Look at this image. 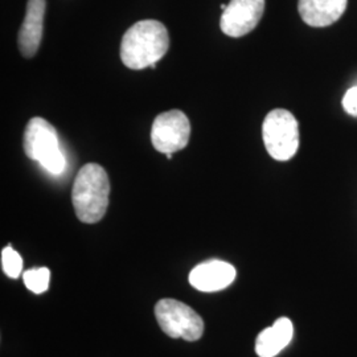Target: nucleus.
<instances>
[{
  "instance_id": "9",
  "label": "nucleus",
  "mask_w": 357,
  "mask_h": 357,
  "mask_svg": "<svg viewBox=\"0 0 357 357\" xmlns=\"http://www.w3.org/2000/svg\"><path fill=\"white\" fill-rule=\"evenodd\" d=\"M45 0H28L26 17L19 31V50L26 59L33 57L38 51L45 15Z\"/></svg>"
},
{
  "instance_id": "13",
  "label": "nucleus",
  "mask_w": 357,
  "mask_h": 357,
  "mask_svg": "<svg viewBox=\"0 0 357 357\" xmlns=\"http://www.w3.org/2000/svg\"><path fill=\"white\" fill-rule=\"evenodd\" d=\"M1 268L3 271L7 274V277L16 280L22 274L23 270V259L20 255L13 250L11 245L4 248L1 250Z\"/></svg>"
},
{
  "instance_id": "4",
  "label": "nucleus",
  "mask_w": 357,
  "mask_h": 357,
  "mask_svg": "<svg viewBox=\"0 0 357 357\" xmlns=\"http://www.w3.org/2000/svg\"><path fill=\"white\" fill-rule=\"evenodd\" d=\"M262 137L268 155L280 162L290 160L299 149V126L290 112L271 110L262 125Z\"/></svg>"
},
{
  "instance_id": "11",
  "label": "nucleus",
  "mask_w": 357,
  "mask_h": 357,
  "mask_svg": "<svg viewBox=\"0 0 357 357\" xmlns=\"http://www.w3.org/2000/svg\"><path fill=\"white\" fill-rule=\"evenodd\" d=\"M294 326L289 318L277 320L257 336L255 352L259 357L277 356L293 340Z\"/></svg>"
},
{
  "instance_id": "6",
  "label": "nucleus",
  "mask_w": 357,
  "mask_h": 357,
  "mask_svg": "<svg viewBox=\"0 0 357 357\" xmlns=\"http://www.w3.org/2000/svg\"><path fill=\"white\" fill-rule=\"evenodd\" d=\"M191 135L188 116L180 110H169L158 115L151 128V142L156 151L178 153L187 147Z\"/></svg>"
},
{
  "instance_id": "14",
  "label": "nucleus",
  "mask_w": 357,
  "mask_h": 357,
  "mask_svg": "<svg viewBox=\"0 0 357 357\" xmlns=\"http://www.w3.org/2000/svg\"><path fill=\"white\" fill-rule=\"evenodd\" d=\"M343 107L348 114L357 116V86L351 88L345 93Z\"/></svg>"
},
{
  "instance_id": "10",
  "label": "nucleus",
  "mask_w": 357,
  "mask_h": 357,
  "mask_svg": "<svg viewBox=\"0 0 357 357\" xmlns=\"http://www.w3.org/2000/svg\"><path fill=\"white\" fill-rule=\"evenodd\" d=\"M348 0H299L302 20L311 26H328L337 22L347 10Z\"/></svg>"
},
{
  "instance_id": "8",
  "label": "nucleus",
  "mask_w": 357,
  "mask_h": 357,
  "mask_svg": "<svg viewBox=\"0 0 357 357\" xmlns=\"http://www.w3.org/2000/svg\"><path fill=\"white\" fill-rule=\"evenodd\" d=\"M236 278V268L228 262L212 259L193 268L190 283L199 291L215 293L227 289Z\"/></svg>"
},
{
  "instance_id": "1",
  "label": "nucleus",
  "mask_w": 357,
  "mask_h": 357,
  "mask_svg": "<svg viewBox=\"0 0 357 357\" xmlns=\"http://www.w3.org/2000/svg\"><path fill=\"white\" fill-rule=\"evenodd\" d=\"M169 47L165 24L156 20H142L130 26L121 43L122 63L130 69L155 68Z\"/></svg>"
},
{
  "instance_id": "7",
  "label": "nucleus",
  "mask_w": 357,
  "mask_h": 357,
  "mask_svg": "<svg viewBox=\"0 0 357 357\" xmlns=\"http://www.w3.org/2000/svg\"><path fill=\"white\" fill-rule=\"evenodd\" d=\"M265 11V0H230L221 15L220 28L230 38H243L258 26Z\"/></svg>"
},
{
  "instance_id": "12",
  "label": "nucleus",
  "mask_w": 357,
  "mask_h": 357,
  "mask_svg": "<svg viewBox=\"0 0 357 357\" xmlns=\"http://www.w3.org/2000/svg\"><path fill=\"white\" fill-rule=\"evenodd\" d=\"M23 278L28 290L35 294H43L50 289L51 271L47 268H31L24 273Z\"/></svg>"
},
{
  "instance_id": "15",
  "label": "nucleus",
  "mask_w": 357,
  "mask_h": 357,
  "mask_svg": "<svg viewBox=\"0 0 357 357\" xmlns=\"http://www.w3.org/2000/svg\"><path fill=\"white\" fill-rule=\"evenodd\" d=\"M167 159H172V153H166Z\"/></svg>"
},
{
  "instance_id": "2",
  "label": "nucleus",
  "mask_w": 357,
  "mask_h": 357,
  "mask_svg": "<svg viewBox=\"0 0 357 357\" xmlns=\"http://www.w3.org/2000/svg\"><path fill=\"white\" fill-rule=\"evenodd\" d=\"M110 195V181L106 171L96 163H88L77 174L72 202L76 216L85 224H96L102 220Z\"/></svg>"
},
{
  "instance_id": "5",
  "label": "nucleus",
  "mask_w": 357,
  "mask_h": 357,
  "mask_svg": "<svg viewBox=\"0 0 357 357\" xmlns=\"http://www.w3.org/2000/svg\"><path fill=\"white\" fill-rule=\"evenodd\" d=\"M162 331L172 339L196 342L204 333V320L188 305L175 299H162L155 306Z\"/></svg>"
},
{
  "instance_id": "3",
  "label": "nucleus",
  "mask_w": 357,
  "mask_h": 357,
  "mask_svg": "<svg viewBox=\"0 0 357 357\" xmlns=\"http://www.w3.org/2000/svg\"><path fill=\"white\" fill-rule=\"evenodd\" d=\"M26 155L38 162L52 175L64 172L66 160L60 149V142L56 128L44 118H32L26 125L24 132Z\"/></svg>"
}]
</instances>
